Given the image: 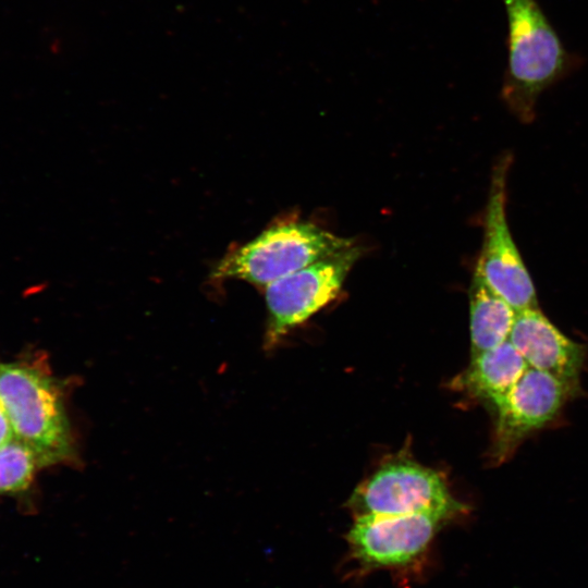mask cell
Segmentation results:
<instances>
[{"mask_svg":"<svg viewBox=\"0 0 588 588\" xmlns=\"http://www.w3.org/2000/svg\"><path fill=\"white\" fill-rule=\"evenodd\" d=\"M42 463L36 452L13 438L0 445V493L25 489Z\"/></svg>","mask_w":588,"mask_h":588,"instance_id":"obj_12","label":"cell"},{"mask_svg":"<svg viewBox=\"0 0 588 588\" xmlns=\"http://www.w3.org/2000/svg\"><path fill=\"white\" fill-rule=\"evenodd\" d=\"M362 255L353 244L266 286L265 346L273 347L296 326L336 298Z\"/></svg>","mask_w":588,"mask_h":588,"instance_id":"obj_4","label":"cell"},{"mask_svg":"<svg viewBox=\"0 0 588 588\" xmlns=\"http://www.w3.org/2000/svg\"><path fill=\"white\" fill-rule=\"evenodd\" d=\"M509 341L530 368L578 388L585 348L558 329L539 307L516 313Z\"/></svg>","mask_w":588,"mask_h":588,"instance_id":"obj_9","label":"cell"},{"mask_svg":"<svg viewBox=\"0 0 588 588\" xmlns=\"http://www.w3.org/2000/svg\"><path fill=\"white\" fill-rule=\"evenodd\" d=\"M350 506L362 515H404L424 511L457 514L465 506L449 492L441 475L415 462L392 461L356 488Z\"/></svg>","mask_w":588,"mask_h":588,"instance_id":"obj_6","label":"cell"},{"mask_svg":"<svg viewBox=\"0 0 588 588\" xmlns=\"http://www.w3.org/2000/svg\"><path fill=\"white\" fill-rule=\"evenodd\" d=\"M353 244V238L311 222L284 220L226 254L215 267L212 278L238 279L266 287Z\"/></svg>","mask_w":588,"mask_h":588,"instance_id":"obj_2","label":"cell"},{"mask_svg":"<svg viewBox=\"0 0 588 588\" xmlns=\"http://www.w3.org/2000/svg\"><path fill=\"white\" fill-rule=\"evenodd\" d=\"M473 356L509 340L516 310L475 269L468 291Z\"/></svg>","mask_w":588,"mask_h":588,"instance_id":"obj_11","label":"cell"},{"mask_svg":"<svg viewBox=\"0 0 588 588\" xmlns=\"http://www.w3.org/2000/svg\"><path fill=\"white\" fill-rule=\"evenodd\" d=\"M512 155L494 163L483 222V242L476 269L516 311L538 307L529 272L506 221V181Z\"/></svg>","mask_w":588,"mask_h":588,"instance_id":"obj_5","label":"cell"},{"mask_svg":"<svg viewBox=\"0 0 588 588\" xmlns=\"http://www.w3.org/2000/svg\"><path fill=\"white\" fill-rule=\"evenodd\" d=\"M451 515L446 511H424L356 516L347 539L354 556L364 565L400 566L418 556Z\"/></svg>","mask_w":588,"mask_h":588,"instance_id":"obj_8","label":"cell"},{"mask_svg":"<svg viewBox=\"0 0 588 588\" xmlns=\"http://www.w3.org/2000/svg\"><path fill=\"white\" fill-rule=\"evenodd\" d=\"M577 390L541 370L528 368L513 388L494 405L495 427L491 460L502 463L523 440L550 422L567 397Z\"/></svg>","mask_w":588,"mask_h":588,"instance_id":"obj_7","label":"cell"},{"mask_svg":"<svg viewBox=\"0 0 588 588\" xmlns=\"http://www.w3.org/2000/svg\"><path fill=\"white\" fill-rule=\"evenodd\" d=\"M502 1L509 61L501 98L522 123H530L541 93L576 70L581 59L565 49L537 0Z\"/></svg>","mask_w":588,"mask_h":588,"instance_id":"obj_1","label":"cell"},{"mask_svg":"<svg viewBox=\"0 0 588 588\" xmlns=\"http://www.w3.org/2000/svg\"><path fill=\"white\" fill-rule=\"evenodd\" d=\"M0 401L14 438L32 448L42 465L73 457L63 401L48 375L22 364H0Z\"/></svg>","mask_w":588,"mask_h":588,"instance_id":"obj_3","label":"cell"},{"mask_svg":"<svg viewBox=\"0 0 588 588\" xmlns=\"http://www.w3.org/2000/svg\"><path fill=\"white\" fill-rule=\"evenodd\" d=\"M14 438L12 426L10 424L7 412L0 401V445L9 442Z\"/></svg>","mask_w":588,"mask_h":588,"instance_id":"obj_13","label":"cell"},{"mask_svg":"<svg viewBox=\"0 0 588 588\" xmlns=\"http://www.w3.org/2000/svg\"><path fill=\"white\" fill-rule=\"evenodd\" d=\"M529 368L526 360L507 340L473 356L469 367L455 384L474 397L492 406L500 401Z\"/></svg>","mask_w":588,"mask_h":588,"instance_id":"obj_10","label":"cell"}]
</instances>
